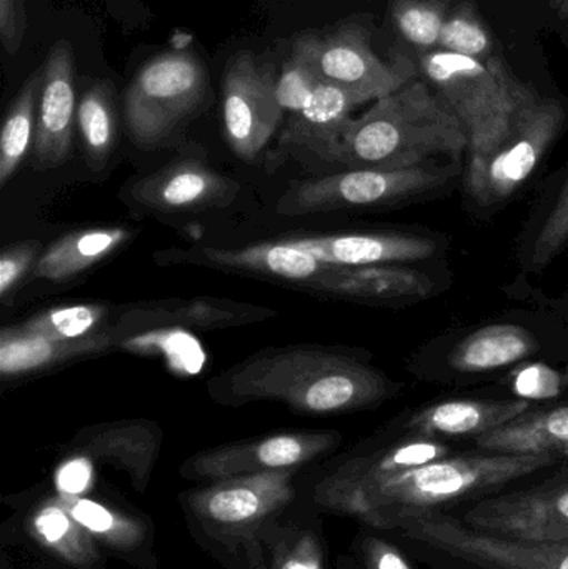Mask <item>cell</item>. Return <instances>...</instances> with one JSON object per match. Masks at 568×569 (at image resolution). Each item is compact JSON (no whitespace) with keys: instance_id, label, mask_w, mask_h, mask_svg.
<instances>
[{"instance_id":"1","label":"cell","mask_w":568,"mask_h":569,"mask_svg":"<svg viewBox=\"0 0 568 569\" xmlns=\"http://www.w3.org/2000/svg\"><path fill=\"white\" fill-rule=\"evenodd\" d=\"M226 390L239 400H276L303 413H339L376 407L399 385L356 355L320 347L263 351L237 365Z\"/></svg>"},{"instance_id":"2","label":"cell","mask_w":568,"mask_h":569,"mask_svg":"<svg viewBox=\"0 0 568 569\" xmlns=\"http://www.w3.org/2000/svg\"><path fill=\"white\" fill-rule=\"evenodd\" d=\"M469 152V137L449 103L423 80H410L350 120L336 166L400 170Z\"/></svg>"},{"instance_id":"3","label":"cell","mask_w":568,"mask_h":569,"mask_svg":"<svg viewBox=\"0 0 568 569\" xmlns=\"http://www.w3.org/2000/svg\"><path fill=\"white\" fill-rule=\"evenodd\" d=\"M550 455L462 451L402 471L357 498L342 517L379 530L407 511H452L559 467Z\"/></svg>"},{"instance_id":"4","label":"cell","mask_w":568,"mask_h":569,"mask_svg":"<svg viewBox=\"0 0 568 569\" xmlns=\"http://www.w3.org/2000/svg\"><path fill=\"white\" fill-rule=\"evenodd\" d=\"M420 69L466 127L469 159L492 152L512 129L524 103L537 92L517 79L512 69H494L447 50L423 53Z\"/></svg>"},{"instance_id":"5","label":"cell","mask_w":568,"mask_h":569,"mask_svg":"<svg viewBox=\"0 0 568 569\" xmlns=\"http://www.w3.org/2000/svg\"><path fill=\"white\" fill-rule=\"evenodd\" d=\"M560 321L499 318L442 338L419 353L413 368L437 381L482 378L539 358L567 357Z\"/></svg>"},{"instance_id":"6","label":"cell","mask_w":568,"mask_h":569,"mask_svg":"<svg viewBox=\"0 0 568 569\" xmlns=\"http://www.w3.org/2000/svg\"><path fill=\"white\" fill-rule=\"evenodd\" d=\"M296 475L283 470L212 481L190 491L186 508L212 540L239 548L249 563L267 531L296 500Z\"/></svg>"},{"instance_id":"7","label":"cell","mask_w":568,"mask_h":569,"mask_svg":"<svg viewBox=\"0 0 568 569\" xmlns=\"http://www.w3.org/2000/svg\"><path fill=\"white\" fill-rule=\"evenodd\" d=\"M373 531L479 569H568V545L497 537L447 511H407Z\"/></svg>"},{"instance_id":"8","label":"cell","mask_w":568,"mask_h":569,"mask_svg":"<svg viewBox=\"0 0 568 569\" xmlns=\"http://www.w3.org/2000/svg\"><path fill=\"white\" fill-rule=\"evenodd\" d=\"M456 170L436 162L412 169H347L293 182L277 202L283 217L396 206L444 189Z\"/></svg>"},{"instance_id":"9","label":"cell","mask_w":568,"mask_h":569,"mask_svg":"<svg viewBox=\"0 0 568 569\" xmlns=\"http://www.w3.org/2000/svg\"><path fill=\"white\" fill-rule=\"evenodd\" d=\"M209 76L192 52H169L143 63L126 90V122L140 147L166 142L202 106Z\"/></svg>"},{"instance_id":"10","label":"cell","mask_w":568,"mask_h":569,"mask_svg":"<svg viewBox=\"0 0 568 569\" xmlns=\"http://www.w3.org/2000/svg\"><path fill=\"white\" fill-rule=\"evenodd\" d=\"M566 123L562 103L534 93L506 139L487 156L469 159L466 192L477 209L490 210L516 196L536 172Z\"/></svg>"},{"instance_id":"11","label":"cell","mask_w":568,"mask_h":569,"mask_svg":"<svg viewBox=\"0 0 568 569\" xmlns=\"http://www.w3.org/2000/svg\"><path fill=\"white\" fill-rule=\"evenodd\" d=\"M447 513L497 537L568 545V471L529 487L506 488Z\"/></svg>"},{"instance_id":"12","label":"cell","mask_w":568,"mask_h":569,"mask_svg":"<svg viewBox=\"0 0 568 569\" xmlns=\"http://www.w3.org/2000/svg\"><path fill=\"white\" fill-rule=\"evenodd\" d=\"M452 445L399 428V433L372 448L350 455L312 488L320 510L342 515L350 503L402 471L454 455Z\"/></svg>"},{"instance_id":"13","label":"cell","mask_w":568,"mask_h":569,"mask_svg":"<svg viewBox=\"0 0 568 569\" xmlns=\"http://www.w3.org/2000/svg\"><path fill=\"white\" fill-rule=\"evenodd\" d=\"M277 79L273 63L249 52L236 53L223 70V136L239 159H257L282 122Z\"/></svg>"},{"instance_id":"14","label":"cell","mask_w":568,"mask_h":569,"mask_svg":"<svg viewBox=\"0 0 568 569\" xmlns=\"http://www.w3.org/2000/svg\"><path fill=\"white\" fill-rule=\"evenodd\" d=\"M340 435L336 431H292L269 435L202 451L183 463L189 480L219 481L270 471L299 470L336 450Z\"/></svg>"},{"instance_id":"15","label":"cell","mask_w":568,"mask_h":569,"mask_svg":"<svg viewBox=\"0 0 568 569\" xmlns=\"http://www.w3.org/2000/svg\"><path fill=\"white\" fill-rule=\"evenodd\" d=\"M322 77L366 97L369 102L396 92L417 79L409 60L386 62L373 52L370 33L359 23H347L323 37L320 53Z\"/></svg>"},{"instance_id":"16","label":"cell","mask_w":568,"mask_h":569,"mask_svg":"<svg viewBox=\"0 0 568 569\" xmlns=\"http://www.w3.org/2000/svg\"><path fill=\"white\" fill-rule=\"evenodd\" d=\"M42 67L32 167L43 172L62 166L72 149L79 103L76 99V57L70 42L59 40L53 43Z\"/></svg>"},{"instance_id":"17","label":"cell","mask_w":568,"mask_h":569,"mask_svg":"<svg viewBox=\"0 0 568 569\" xmlns=\"http://www.w3.org/2000/svg\"><path fill=\"white\" fill-rule=\"evenodd\" d=\"M239 183L197 160L170 163L130 187L133 202L159 212L229 207L239 196Z\"/></svg>"},{"instance_id":"18","label":"cell","mask_w":568,"mask_h":569,"mask_svg":"<svg viewBox=\"0 0 568 569\" xmlns=\"http://www.w3.org/2000/svg\"><path fill=\"white\" fill-rule=\"evenodd\" d=\"M289 242L336 267L426 262L440 252V242L434 237L397 230L300 237Z\"/></svg>"},{"instance_id":"19","label":"cell","mask_w":568,"mask_h":569,"mask_svg":"<svg viewBox=\"0 0 568 569\" xmlns=\"http://www.w3.org/2000/svg\"><path fill=\"white\" fill-rule=\"evenodd\" d=\"M307 287L347 300L376 305H409L439 293L440 283L426 270L410 263L332 267Z\"/></svg>"},{"instance_id":"20","label":"cell","mask_w":568,"mask_h":569,"mask_svg":"<svg viewBox=\"0 0 568 569\" xmlns=\"http://www.w3.org/2000/svg\"><path fill=\"white\" fill-rule=\"evenodd\" d=\"M534 405H536L534 401L517 397L500 398V400L459 398V400L437 401L407 415L399 428L444 441H474L482 435L517 420Z\"/></svg>"},{"instance_id":"21","label":"cell","mask_w":568,"mask_h":569,"mask_svg":"<svg viewBox=\"0 0 568 569\" xmlns=\"http://www.w3.org/2000/svg\"><path fill=\"white\" fill-rule=\"evenodd\" d=\"M366 102L369 100L360 93L323 79L306 107L290 116L280 133L279 143L309 150L319 159L336 163L353 109Z\"/></svg>"},{"instance_id":"22","label":"cell","mask_w":568,"mask_h":569,"mask_svg":"<svg viewBox=\"0 0 568 569\" xmlns=\"http://www.w3.org/2000/svg\"><path fill=\"white\" fill-rule=\"evenodd\" d=\"M160 440L162 433L156 425L122 421L82 431L73 440L70 453L83 455L93 465H112L117 470L126 471L133 488L143 493L159 457Z\"/></svg>"},{"instance_id":"23","label":"cell","mask_w":568,"mask_h":569,"mask_svg":"<svg viewBox=\"0 0 568 569\" xmlns=\"http://www.w3.org/2000/svg\"><path fill=\"white\" fill-rule=\"evenodd\" d=\"M474 450L550 455L568 461V400L536 403L517 420L472 441Z\"/></svg>"},{"instance_id":"24","label":"cell","mask_w":568,"mask_h":569,"mask_svg":"<svg viewBox=\"0 0 568 569\" xmlns=\"http://www.w3.org/2000/svg\"><path fill=\"white\" fill-rule=\"evenodd\" d=\"M27 533L57 560L77 569H96L100 563L97 541L72 517L59 495L40 501L27 518Z\"/></svg>"},{"instance_id":"25","label":"cell","mask_w":568,"mask_h":569,"mask_svg":"<svg viewBox=\"0 0 568 569\" xmlns=\"http://www.w3.org/2000/svg\"><path fill=\"white\" fill-rule=\"evenodd\" d=\"M112 337L92 335L80 340L60 341L42 335L29 333L22 328H3L0 333V373L3 378L32 373L70 358L96 353L109 348Z\"/></svg>"},{"instance_id":"26","label":"cell","mask_w":568,"mask_h":569,"mask_svg":"<svg viewBox=\"0 0 568 569\" xmlns=\"http://www.w3.org/2000/svg\"><path fill=\"white\" fill-rule=\"evenodd\" d=\"M203 259L227 269L262 273L277 279L307 284L336 266L320 262L312 253L297 249L286 240L277 243H257L243 249H206Z\"/></svg>"},{"instance_id":"27","label":"cell","mask_w":568,"mask_h":569,"mask_svg":"<svg viewBox=\"0 0 568 569\" xmlns=\"http://www.w3.org/2000/svg\"><path fill=\"white\" fill-rule=\"evenodd\" d=\"M129 237V230L120 227L67 233L39 257L32 276L49 282L73 279L116 252Z\"/></svg>"},{"instance_id":"28","label":"cell","mask_w":568,"mask_h":569,"mask_svg":"<svg viewBox=\"0 0 568 569\" xmlns=\"http://www.w3.org/2000/svg\"><path fill=\"white\" fill-rule=\"evenodd\" d=\"M60 500L100 547L123 557L146 550L150 530L142 518L87 497H60Z\"/></svg>"},{"instance_id":"29","label":"cell","mask_w":568,"mask_h":569,"mask_svg":"<svg viewBox=\"0 0 568 569\" xmlns=\"http://www.w3.org/2000/svg\"><path fill=\"white\" fill-rule=\"evenodd\" d=\"M266 308L252 307V305L236 303V301L222 300V298H197V300L179 301L160 305L156 310L139 311L127 315V320H136L137 323L180 325V327L196 328H226L239 327L250 321L263 320L269 317Z\"/></svg>"},{"instance_id":"30","label":"cell","mask_w":568,"mask_h":569,"mask_svg":"<svg viewBox=\"0 0 568 569\" xmlns=\"http://www.w3.org/2000/svg\"><path fill=\"white\" fill-rule=\"evenodd\" d=\"M77 126L87 163L90 169L102 170L109 163L119 133L116 89L110 80H97L83 92L77 107Z\"/></svg>"},{"instance_id":"31","label":"cell","mask_w":568,"mask_h":569,"mask_svg":"<svg viewBox=\"0 0 568 569\" xmlns=\"http://www.w3.org/2000/svg\"><path fill=\"white\" fill-rule=\"evenodd\" d=\"M43 67L33 70L7 110L0 133V187H6L33 147Z\"/></svg>"},{"instance_id":"32","label":"cell","mask_w":568,"mask_h":569,"mask_svg":"<svg viewBox=\"0 0 568 569\" xmlns=\"http://www.w3.org/2000/svg\"><path fill=\"white\" fill-rule=\"evenodd\" d=\"M250 569H326V547L316 528L273 525L249 561Z\"/></svg>"},{"instance_id":"33","label":"cell","mask_w":568,"mask_h":569,"mask_svg":"<svg viewBox=\"0 0 568 569\" xmlns=\"http://www.w3.org/2000/svg\"><path fill=\"white\" fill-rule=\"evenodd\" d=\"M323 37L316 32L297 36L289 57L283 62L277 79V99L283 112H300L309 102L316 87L322 82L320 53Z\"/></svg>"},{"instance_id":"34","label":"cell","mask_w":568,"mask_h":569,"mask_svg":"<svg viewBox=\"0 0 568 569\" xmlns=\"http://www.w3.org/2000/svg\"><path fill=\"white\" fill-rule=\"evenodd\" d=\"M439 49L470 57L494 69H510L492 32L469 0H464L450 9L444 23Z\"/></svg>"},{"instance_id":"35","label":"cell","mask_w":568,"mask_h":569,"mask_svg":"<svg viewBox=\"0 0 568 569\" xmlns=\"http://www.w3.org/2000/svg\"><path fill=\"white\" fill-rule=\"evenodd\" d=\"M450 0H392L390 13L407 42L423 52L439 49Z\"/></svg>"},{"instance_id":"36","label":"cell","mask_w":568,"mask_h":569,"mask_svg":"<svg viewBox=\"0 0 568 569\" xmlns=\"http://www.w3.org/2000/svg\"><path fill=\"white\" fill-rule=\"evenodd\" d=\"M107 308L102 305H70L52 308L20 325L23 331L52 340L72 341L99 333L97 328L106 318Z\"/></svg>"},{"instance_id":"37","label":"cell","mask_w":568,"mask_h":569,"mask_svg":"<svg viewBox=\"0 0 568 569\" xmlns=\"http://www.w3.org/2000/svg\"><path fill=\"white\" fill-rule=\"evenodd\" d=\"M568 247V172L562 187L557 193L552 209L547 213L542 226L534 237L532 249H530L529 270L542 272L549 267L560 253Z\"/></svg>"},{"instance_id":"38","label":"cell","mask_w":568,"mask_h":569,"mask_svg":"<svg viewBox=\"0 0 568 569\" xmlns=\"http://www.w3.org/2000/svg\"><path fill=\"white\" fill-rule=\"evenodd\" d=\"M356 558L366 569H416L402 550L393 541L363 530L353 543Z\"/></svg>"},{"instance_id":"39","label":"cell","mask_w":568,"mask_h":569,"mask_svg":"<svg viewBox=\"0 0 568 569\" xmlns=\"http://www.w3.org/2000/svg\"><path fill=\"white\" fill-rule=\"evenodd\" d=\"M40 243L37 240H27V242L16 243L3 250L0 256V295L2 298L9 297L10 291L17 287V283L32 272L36 266L37 256H39Z\"/></svg>"},{"instance_id":"40","label":"cell","mask_w":568,"mask_h":569,"mask_svg":"<svg viewBox=\"0 0 568 569\" xmlns=\"http://www.w3.org/2000/svg\"><path fill=\"white\" fill-rule=\"evenodd\" d=\"M53 483L60 497H86L93 487L92 461L69 451L66 460L57 467Z\"/></svg>"},{"instance_id":"41","label":"cell","mask_w":568,"mask_h":569,"mask_svg":"<svg viewBox=\"0 0 568 569\" xmlns=\"http://www.w3.org/2000/svg\"><path fill=\"white\" fill-rule=\"evenodd\" d=\"M27 32L26 0H0V39L3 50L16 56Z\"/></svg>"},{"instance_id":"42","label":"cell","mask_w":568,"mask_h":569,"mask_svg":"<svg viewBox=\"0 0 568 569\" xmlns=\"http://www.w3.org/2000/svg\"><path fill=\"white\" fill-rule=\"evenodd\" d=\"M409 545L410 551L413 557L419 558L423 565L429 569H479L469 567V565L460 563V561L450 560L447 557H440V555L432 553V551L423 550V548L416 547V545Z\"/></svg>"},{"instance_id":"43","label":"cell","mask_w":568,"mask_h":569,"mask_svg":"<svg viewBox=\"0 0 568 569\" xmlns=\"http://www.w3.org/2000/svg\"><path fill=\"white\" fill-rule=\"evenodd\" d=\"M336 569H366L356 557H340Z\"/></svg>"},{"instance_id":"44","label":"cell","mask_w":568,"mask_h":569,"mask_svg":"<svg viewBox=\"0 0 568 569\" xmlns=\"http://www.w3.org/2000/svg\"><path fill=\"white\" fill-rule=\"evenodd\" d=\"M552 2L568 30V0H552Z\"/></svg>"},{"instance_id":"45","label":"cell","mask_w":568,"mask_h":569,"mask_svg":"<svg viewBox=\"0 0 568 569\" xmlns=\"http://www.w3.org/2000/svg\"><path fill=\"white\" fill-rule=\"evenodd\" d=\"M567 295H568V288H567Z\"/></svg>"}]
</instances>
